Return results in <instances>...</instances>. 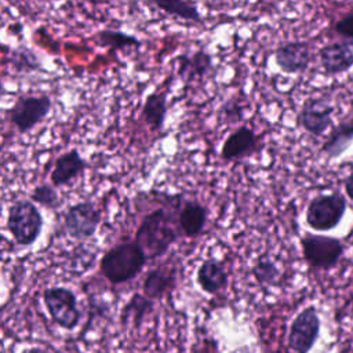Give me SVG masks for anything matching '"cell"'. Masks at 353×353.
Instances as JSON below:
<instances>
[{
	"instance_id": "obj_9",
	"label": "cell",
	"mask_w": 353,
	"mask_h": 353,
	"mask_svg": "<svg viewBox=\"0 0 353 353\" xmlns=\"http://www.w3.org/2000/svg\"><path fill=\"white\" fill-rule=\"evenodd\" d=\"M102 212L91 200L74 203L63 214V228L74 240L91 239L101 223Z\"/></svg>"
},
{
	"instance_id": "obj_28",
	"label": "cell",
	"mask_w": 353,
	"mask_h": 353,
	"mask_svg": "<svg viewBox=\"0 0 353 353\" xmlns=\"http://www.w3.org/2000/svg\"><path fill=\"white\" fill-rule=\"evenodd\" d=\"M334 30L346 40H353V11L338 19L334 25Z\"/></svg>"
},
{
	"instance_id": "obj_2",
	"label": "cell",
	"mask_w": 353,
	"mask_h": 353,
	"mask_svg": "<svg viewBox=\"0 0 353 353\" xmlns=\"http://www.w3.org/2000/svg\"><path fill=\"white\" fill-rule=\"evenodd\" d=\"M146 263L148 258L135 241H123L105 251L99 270L110 284L117 285L135 279Z\"/></svg>"
},
{
	"instance_id": "obj_31",
	"label": "cell",
	"mask_w": 353,
	"mask_h": 353,
	"mask_svg": "<svg viewBox=\"0 0 353 353\" xmlns=\"http://www.w3.org/2000/svg\"><path fill=\"white\" fill-rule=\"evenodd\" d=\"M347 316H349V319L353 321V298L350 299V302H349V309H347Z\"/></svg>"
},
{
	"instance_id": "obj_8",
	"label": "cell",
	"mask_w": 353,
	"mask_h": 353,
	"mask_svg": "<svg viewBox=\"0 0 353 353\" xmlns=\"http://www.w3.org/2000/svg\"><path fill=\"white\" fill-rule=\"evenodd\" d=\"M320 316L316 306L303 307L292 320L287 336L288 349L292 353H309L320 335Z\"/></svg>"
},
{
	"instance_id": "obj_22",
	"label": "cell",
	"mask_w": 353,
	"mask_h": 353,
	"mask_svg": "<svg viewBox=\"0 0 353 353\" xmlns=\"http://www.w3.org/2000/svg\"><path fill=\"white\" fill-rule=\"evenodd\" d=\"M152 4L167 15L179 18L182 21H190L194 23H203L204 21L194 3L182 0H154Z\"/></svg>"
},
{
	"instance_id": "obj_23",
	"label": "cell",
	"mask_w": 353,
	"mask_h": 353,
	"mask_svg": "<svg viewBox=\"0 0 353 353\" xmlns=\"http://www.w3.org/2000/svg\"><path fill=\"white\" fill-rule=\"evenodd\" d=\"M153 310V301L145 296L143 294L135 292L131 295V298L125 302V305L121 309L120 319L125 324L128 320L134 323L135 327H139L143 321V319L152 313Z\"/></svg>"
},
{
	"instance_id": "obj_12",
	"label": "cell",
	"mask_w": 353,
	"mask_h": 353,
	"mask_svg": "<svg viewBox=\"0 0 353 353\" xmlns=\"http://www.w3.org/2000/svg\"><path fill=\"white\" fill-rule=\"evenodd\" d=\"M259 135L248 125H240L223 141L219 156L223 161L245 159L261 149Z\"/></svg>"
},
{
	"instance_id": "obj_21",
	"label": "cell",
	"mask_w": 353,
	"mask_h": 353,
	"mask_svg": "<svg viewBox=\"0 0 353 353\" xmlns=\"http://www.w3.org/2000/svg\"><path fill=\"white\" fill-rule=\"evenodd\" d=\"M95 40L101 47H108L112 51H124L128 48H141L142 41L134 36L121 30L102 29L95 33Z\"/></svg>"
},
{
	"instance_id": "obj_17",
	"label": "cell",
	"mask_w": 353,
	"mask_h": 353,
	"mask_svg": "<svg viewBox=\"0 0 353 353\" xmlns=\"http://www.w3.org/2000/svg\"><path fill=\"white\" fill-rule=\"evenodd\" d=\"M196 283L205 294L216 295L228 287L229 276L222 262L207 258L197 268Z\"/></svg>"
},
{
	"instance_id": "obj_15",
	"label": "cell",
	"mask_w": 353,
	"mask_h": 353,
	"mask_svg": "<svg viewBox=\"0 0 353 353\" xmlns=\"http://www.w3.org/2000/svg\"><path fill=\"white\" fill-rule=\"evenodd\" d=\"M176 74L182 80L190 83L204 79L214 69L212 55L204 48L192 52H183L176 57Z\"/></svg>"
},
{
	"instance_id": "obj_19",
	"label": "cell",
	"mask_w": 353,
	"mask_h": 353,
	"mask_svg": "<svg viewBox=\"0 0 353 353\" xmlns=\"http://www.w3.org/2000/svg\"><path fill=\"white\" fill-rule=\"evenodd\" d=\"M141 116L145 124L150 128V131H161L167 117V90L153 91L146 95L142 105Z\"/></svg>"
},
{
	"instance_id": "obj_1",
	"label": "cell",
	"mask_w": 353,
	"mask_h": 353,
	"mask_svg": "<svg viewBox=\"0 0 353 353\" xmlns=\"http://www.w3.org/2000/svg\"><path fill=\"white\" fill-rule=\"evenodd\" d=\"M182 203L179 196L174 205L165 204L146 214L139 222L134 241L143 250L148 261L165 255L170 247L182 236L178 225V210Z\"/></svg>"
},
{
	"instance_id": "obj_4",
	"label": "cell",
	"mask_w": 353,
	"mask_h": 353,
	"mask_svg": "<svg viewBox=\"0 0 353 353\" xmlns=\"http://www.w3.org/2000/svg\"><path fill=\"white\" fill-rule=\"evenodd\" d=\"M346 208V197L339 192L316 194L306 207V225L316 232H328L341 223Z\"/></svg>"
},
{
	"instance_id": "obj_14",
	"label": "cell",
	"mask_w": 353,
	"mask_h": 353,
	"mask_svg": "<svg viewBox=\"0 0 353 353\" xmlns=\"http://www.w3.org/2000/svg\"><path fill=\"white\" fill-rule=\"evenodd\" d=\"M85 168L87 161L81 157L79 149L73 148L68 152H63L54 161V167L50 174L51 185L54 188L69 185L72 181L80 176Z\"/></svg>"
},
{
	"instance_id": "obj_24",
	"label": "cell",
	"mask_w": 353,
	"mask_h": 353,
	"mask_svg": "<svg viewBox=\"0 0 353 353\" xmlns=\"http://www.w3.org/2000/svg\"><path fill=\"white\" fill-rule=\"evenodd\" d=\"M10 65L19 74L41 70V62L37 54L26 46H18L10 51Z\"/></svg>"
},
{
	"instance_id": "obj_25",
	"label": "cell",
	"mask_w": 353,
	"mask_h": 353,
	"mask_svg": "<svg viewBox=\"0 0 353 353\" xmlns=\"http://www.w3.org/2000/svg\"><path fill=\"white\" fill-rule=\"evenodd\" d=\"M251 273L259 285H274L280 277V269L270 259L269 255L263 254L256 258L252 265Z\"/></svg>"
},
{
	"instance_id": "obj_27",
	"label": "cell",
	"mask_w": 353,
	"mask_h": 353,
	"mask_svg": "<svg viewBox=\"0 0 353 353\" xmlns=\"http://www.w3.org/2000/svg\"><path fill=\"white\" fill-rule=\"evenodd\" d=\"M244 119V108L239 98H228L218 110V120L221 124H237Z\"/></svg>"
},
{
	"instance_id": "obj_7",
	"label": "cell",
	"mask_w": 353,
	"mask_h": 353,
	"mask_svg": "<svg viewBox=\"0 0 353 353\" xmlns=\"http://www.w3.org/2000/svg\"><path fill=\"white\" fill-rule=\"evenodd\" d=\"M44 306L58 327L72 331L74 330L81 319V312L77 305L76 294L66 287H47L43 291Z\"/></svg>"
},
{
	"instance_id": "obj_6",
	"label": "cell",
	"mask_w": 353,
	"mask_h": 353,
	"mask_svg": "<svg viewBox=\"0 0 353 353\" xmlns=\"http://www.w3.org/2000/svg\"><path fill=\"white\" fill-rule=\"evenodd\" d=\"M51 108L52 101L47 94L19 95L8 109V121L19 134H26L50 114Z\"/></svg>"
},
{
	"instance_id": "obj_13",
	"label": "cell",
	"mask_w": 353,
	"mask_h": 353,
	"mask_svg": "<svg viewBox=\"0 0 353 353\" xmlns=\"http://www.w3.org/2000/svg\"><path fill=\"white\" fill-rule=\"evenodd\" d=\"M319 62L327 76H335L353 68V40H339L319 50Z\"/></svg>"
},
{
	"instance_id": "obj_26",
	"label": "cell",
	"mask_w": 353,
	"mask_h": 353,
	"mask_svg": "<svg viewBox=\"0 0 353 353\" xmlns=\"http://www.w3.org/2000/svg\"><path fill=\"white\" fill-rule=\"evenodd\" d=\"M30 201L48 210H55L61 204V197L57 192V188L50 183H40L32 190Z\"/></svg>"
},
{
	"instance_id": "obj_30",
	"label": "cell",
	"mask_w": 353,
	"mask_h": 353,
	"mask_svg": "<svg viewBox=\"0 0 353 353\" xmlns=\"http://www.w3.org/2000/svg\"><path fill=\"white\" fill-rule=\"evenodd\" d=\"M21 353H48V352L40 346H32V347L23 349Z\"/></svg>"
},
{
	"instance_id": "obj_16",
	"label": "cell",
	"mask_w": 353,
	"mask_h": 353,
	"mask_svg": "<svg viewBox=\"0 0 353 353\" xmlns=\"http://www.w3.org/2000/svg\"><path fill=\"white\" fill-rule=\"evenodd\" d=\"M208 211L196 200H182L178 210V225L183 237L200 236L207 225Z\"/></svg>"
},
{
	"instance_id": "obj_11",
	"label": "cell",
	"mask_w": 353,
	"mask_h": 353,
	"mask_svg": "<svg viewBox=\"0 0 353 353\" xmlns=\"http://www.w3.org/2000/svg\"><path fill=\"white\" fill-rule=\"evenodd\" d=\"M313 59L312 44L302 40L284 41L274 50V62L287 74L305 72Z\"/></svg>"
},
{
	"instance_id": "obj_20",
	"label": "cell",
	"mask_w": 353,
	"mask_h": 353,
	"mask_svg": "<svg viewBox=\"0 0 353 353\" xmlns=\"http://www.w3.org/2000/svg\"><path fill=\"white\" fill-rule=\"evenodd\" d=\"M353 142V121H341L336 124L324 143L321 145V153L328 159H336L342 156Z\"/></svg>"
},
{
	"instance_id": "obj_5",
	"label": "cell",
	"mask_w": 353,
	"mask_h": 353,
	"mask_svg": "<svg viewBox=\"0 0 353 353\" xmlns=\"http://www.w3.org/2000/svg\"><path fill=\"white\" fill-rule=\"evenodd\" d=\"M305 262L316 270L334 269L345 251L342 240L325 234L306 233L299 239Z\"/></svg>"
},
{
	"instance_id": "obj_29",
	"label": "cell",
	"mask_w": 353,
	"mask_h": 353,
	"mask_svg": "<svg viewBox=\"0 0 353 353\" xmlns=\"http://www.w3.org/2000/svg\"><path fill=\"white\" fill-rule=\"evenodd\" d=\"M343 189H345V193H346L347 199L353 201V168H352V171L347 174V176L345 178Z\"/></svg>"
},
{
	"instance_id": "obj_3",
	"label": "cell",
	"mask_w": 353,
	"mask_h": 353,
	"mask_svg": "<svg viewBox=\"0 0 353 353\" xmlns=\"http://www.w3.org/2000/svg\"><path fill=\"white\" fill-rule=\"evenodd\" d=\"M43 225L41 212L33 201L19 199L8 207L7 229L17 245H33L41 234Z\"/></svg>"
},
{
	"instance_id": "obj_10",
	"label": "cell",
	"mask_w": 353,
	"mask_h": 353,
	"mask_svg": "<svg viewBox=\"0 0 353 353\" xmlns=\"http://www.w3.org/2000/svg\"><path fill=\"white\" fill-rule=\"evenodd\" d=\"M334 109L335 108L328 98L309 97L298 112L296 123L306 132L314 137H321L332 123Z\"/></svg>"
},
{
	"instance_id": "obj_18",
	"label": "cell",
	"mask_w": 353,
	"mask_h": 353,
	"mask_svg": "<svg viewBox=\"0 0 353 353\" xmlns=\"http://www.w3.org/2000/svg\"><path fill=\"white\" fill-rule=\"evenodd\" d=\"M175 285V269L165 263L150 269L142 283V292L149 299H160Z\"/></svg>"
}]
</instances>
